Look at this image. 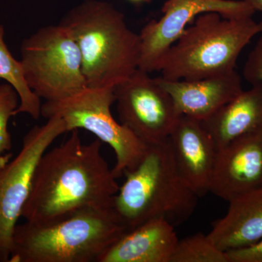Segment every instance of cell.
<instances>
[{"instance_id":"12","label":"cell","mask_w":262,"mask_h":262,"mask_svg":"<svg viewBox=\"0 0 262 262\" xmlns=\"http://www.w3.org/2000/svg\"><path fill=\"white\" fill-rule=\"evenodd\" d=\"M179 173L198 198L210 192L217 149L201 120L182 115L168 137Z\"/></svg>"},{"instance_id":"5","label":"cell","mask_w":262,"mask_h":262,"mask_svg":"<svg viewBox=\"0 0 262 262\" xmlns=\"http://www.w3.org/2000/svg\"><path fill=\"white\" fill-rule=\"evenodd\" d=\"M262 21L252 17L225 18L217 13L196 17L162 57L157 72L167 80H196L235 70L237 58Z\"/></svg>"},{"instance_id":"13","label":"cell","mask_w":262,"mask_h":262,"mask_svg":"<svg viewBox=\"0 0 262 262\" xmlns=\"http://www.w3.org/2000/svg\"><path fill=\"white\" fill-rule=\"evenodd\" d=\"M171 96L181 115L206 120L244 90L237 71L196 80H167L156 77Z\"/></svg>"},{"instance_id":"10","label":"cell","mask_w":262,"mask_h":262,"mask_svg":"<svg viewBox=\"0 0 262 262\" xmlns=\"http://www.w3.org/2000/svg\"><path fill=\"white\" fill-rule=\"evenodd\" d=\"M217 13L225 18L252 17L255 13L245 0H167L162 8L163 16L152 20L141 29L139 69L148 73L157 72L167 51L198 15Z\"/></svg>"},{"instance_id":"2","label":"cell","mask_w":262,"mask_h":262,"mask_svg":"<svg viewBox=\"0 0 262 262\" xmlns=\"http://www.w3.org/2000/svg\"><path fill=\"white\" fill-rule=\"evenodd\" d=\"M59 24L78 46L88 87L114 89L139 69L140 37L113 5L84 0L66 13Z\"/></svg>"},{"instance_id":"22","label":"cell","mask_w":262,"mask_h":262,"mask_svg":"<svg viewBox=\"0 0 262 262\" xmlns=\"http://www.w3.org/2000/svg\"><path fill=\"white\" fill-rule=\"evenodd\" d=\"M245 1L247 2L255 11H259L262 13V0H245Z\"/></svg>"},{"instance_id":"17","label":"cell","mask_w":262,"mask_h":262,"mask_svg":"<svg viewBox=\"0 0 262 262\" xmlns=\"http://www.w3.org/2000/svg\"><path fill=\"white\" fill-rule=\"evenodd\" d=\"M0 80L11 84L18 93L20 103L15 110L18 114H28L34 120L41 115L42 103L37 95L29 89L24 78L23 68L20 61H17L10 53L5 41L4 27L0 24Z\"/></svg>"},{"instance_id":"20","label":"cell","mask_w":262,"mask_h":262,"mask_svg":"<svg viewBox=\"0 0 262 262\" xmlns=\"http://www.w3.org/2000/svg\"><path fill=\"white\" fill-rule=\"evenodd\" d=\"M244 77L250 84L262 83V35L248 55L244 66Z\"/></svg>"},{"instance_id":"3","label":"cell","mask_w":262,"mask_h":262,"mask_svg":"<svg viewBox=\"0 0 262 262\" xmlns=\"http://www.w3.org/2000/svg\"><path fill=\"white\" fill-rule=\"evenodd\" d=\"M126 232L113 206L83 208L51 223L26 222L15 227L9 262H99Z\"/></svg>"},{"instance_id":"19","label":"cell","mask_w":262,"mask_h":262,"mask_svg":"<svg viewBox=\"0 0 262 262\" xmlns=\"http://www.w3.org/2000/svg\"><path fill=\"white\" fill-rule=\"evenodd\" d=\"M20 98L11 84H0V155L12 149V139L8 130L10 117L18 107Z\"/></svg>"},{"instance_id":"8","label":"cell","mask_w":262,"mask_h":262,"mask_svg":"<svg viewBox=\"0 0 262 262\" xmlns=\"http://www.w3.org/2000/svg\"><path fill=\"white\" fill-rule=\"evenodd\" d=\"M47 120L33 127L24 136L17 156L0 166V262H9L13 232L30 194L39 160L58 136L67 133L61 117Z\"/></svg>"},{"instance_id":"9","label":"cell","mask_w":262,"mask_h":262,"mask_svg":"<svg viewBox=\"0 0 262 262\" xmlns=\"http://www.w3.org/2000/svg\"><path fill=\"white\" fill-rule=\"evenodd\" d=\"M114 94L120 122L147 145L166 141L182 115L156 78L139 69Z\"/></svg>"},{"instance_id":"21","label":"cell","mask_w":262,"mask_h":262,"mask_svg":"<svg viewBox=\"0 0 262 262\" xmlns=\"http://www.w3.org/2000/svg\"><path fill=\"white\" fill-rule=\"evenodd\" d=\"M229 262H262V239L247 247L227 251Z\"/></svg>"},{"instance_id":"16","label":"cell","mask_w":262,"mask_h":262,"mask_svg":"<svg viewBox=\"0 0 262 262\" xmlns=\"http://www.w3.org/2000/svg\"><path fill=\"white\" fill-rule=\"evenodd\" d=\"M217 149L262 126V83L252 84L202 121Z\"/></svg>"},{"instance_id":"14","label":"cell","mask_w":262,"mask_h":262,"mask_svg":"<svg viewBox=\"0 0 262 262\" xmlns=\"http://www.w3.org/2000/svg\"><path fill=\"white\" fill-rule=\"evenodd\" d=\"M174 228L163 218L147 221L125 232L99 262H170L179 241Z\"/></svg>"},{"instance_id":"11","label":"cell","mask_w":262,"mask_h":262,"mask_svg":"<svg viewBox=\"0 0 262 262\" xmlns=\"http://www.w3.org/2000/svg\"><path fill=\"white\" fill-rule=\"evenodd\" d=\"M262 188V126L217 151L210 192L229 202Z\"/></svg>"},{"instance_id":"18","label":"cell","mask_w":262,"mask_h":262,"mask_svg":"<svg viewBox=\"0 0 262 262\" xmlns=\"http://www.w3.org/2000/svg\"><path fill=\"white\" fill-rule=\"evenodd\" d=\"M170 262H229L228 255L208 234L196 233L178 241Z\"/></svg>"},{"instance_id":"4","label":"cell","mask_w":262,"mask_h":262,"mask_svg":"<svg viewBox=\"0 0 262 262\" xmlns=\"http://www.w3.org/2000/svg\"><path fill=\"white\" fill-rule=\"evenodd\" d=\"M123 175L125 182L114 196L113 208L127 232L157 218L176 227L194 213L198 196L179 173L168 139L149 145L139 165Z\"/></svg>"},{"instance_id":"1","label":"cell","mask_w":262,"mask_h":262,"mask_svg":"<svg viewBox=\"0 0 262 262\" xmlns=\"http://www.w3.org/2000/svg\"><path fill=\"white\" fill-rule=\"evenodd\" d=\"M39 160L21 217L51 223L86 208H110L120 186L101 154V141L85 144L79 130Z\"/></svg>"},{"instance_id":"6","label":"cell","mask_w":262,"mask_h":262,"mask_svg":"<svg viewBox=\"0 0 262 262\" xmlns=\"http://www.w3.org/2000/svg\"><path fill=\"white\" fill-rule=\"evenodd\" d=\"M26 82L46 101L65 99L88 88L77 43L61 24L38 29L20 46Z\"/></svg>"},{"instance_id":"15","label":"cell","mask_w":262,"mask_h":262,"mask_svg":"<svg viewBox=\"0 0 262 262\" xmlns=\"http://www.w3.org/2000/svg\"><path fill=\"white\" fill-rule=\"evenodd\" d=\"M228 211L214 222L208 236L222 251L247 247L262 239V188L229 202Z\"/></svg>"},{"instance_id":"7","label":"cell","mask_w":262,"mask_h":262,"mask_svg":"<svg viewBox=\"0 0 262 262\" xmlns=\"http://www.w3.org/2000/svg\"><path fill=\"white\" fill-rule=\"evenodd\" d=\"M114 102V89L88 87L65 99L46 101L42 105L41 115L46 119L61 117L67 133L84 129L111 146L116 157L113 172L115 178L119 179L139 165L149 145L114 118L111 112Z\"/></svg>"},{"instance_id":"23","label":"cell","mask_w":262,"mask_h":262,"mask_svg":"<svg viewBox=\"0 0 262 262\" xmlns=\"http://www.w3.org/2000/svg\"><path fill=\"white\" fill-rule=\"evenodd\" d=\"M128 1L134 4H142V3H149L151 0H128Z\"/></svg>"}]
</instances>
